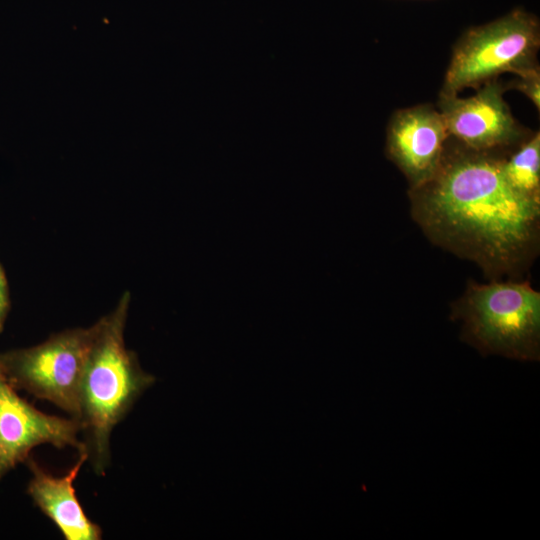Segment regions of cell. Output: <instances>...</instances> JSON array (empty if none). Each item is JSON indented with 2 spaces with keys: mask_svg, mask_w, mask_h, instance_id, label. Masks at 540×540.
I'll list each match as a JSON object with an SVG mask.
<instances>
[{
  "mask_svg": "<svg viewBox=\"0 0 540 540\" xmlns=\"http://www.w3.org/2000/svg\"><path fill=\"white\" fill-rule=\"evenodd\" d=\"M502 167L507 180L520 193L540 200V134L535 132L505 153Z\"/></svg>",
  "mask_w": 540,
  "mask_h": 540,
  "instance_id": "cell-10",
  "label": "cell"
},
{
  "mask_svg": "<svg viewBox=\"0 0 540 540\" xmlns=\"http://www.w3.org/2000/svg\"><path fill=\"white\" fill-rule=\"evenodd\" d=\"M452 318L462 323V339L483 354L539 360L540 294L528 281L470 282Z\"/></svg>",
  "mask_w": 540,
  "mask_h": 540,
  "instance_id": "cell-3",
  "label": "cell"
},
{
  "mask_svg": "<svg viewBox=\"0 0 540 540\" xmlns=\"http://www.w3.org/2000/svg\"><path fill=\"white\" fill-rule=\"evenodd\" d=\"M130 294L94 324L80 383L78 422L94 471L102 474L110 459V436L154 377L142 370L124 340Z\"/></svg>",
  "mask_w": 540,
  "mask_h": 540,
  "instance_id": "cell-2",
  "label": "cell"
},
{
  "mask_svg": "<svg viewBox=\"0 0 540 540\" xmlns=\"http://www.w3.org/2000/svg\"><path fill=\"white\" fill-rule=\"evenodd\" d=\"M505 153L449 137L434 175L409 190L412 215L427 236L491 277L527 266L539 242L540 200L507 180Z\"/></svg>",
  "mask_w": 540,
  "mask_h": 540,
  "instance_id": "cell-1",
  "label": "cell"
},
{
  "mask_svg": "<svg viewBox=\"0 0 540 540\" xmlns=\"http://www.w3.org/2000/svg\"><path fill=\"white\" fill-rule=\"evenodd\" d=\"M449 137L440 111L421 104L393 114L387 127L386 152L414 188L434 175Z\"/></svg>",
  "mask_w": 540,
  "mask_h": 540,
  "instance_id": "cell-8",
  "label": "cell"
},
{
  "mask_svg": "<svg viewBox=\"0 0 540 540\" xmlns=\"http://www.w3.org/2000/svg\"><path fill=\"white\" fill-rule=\"evenodd\" d=\"M509 88H515L524 93L535 105L537 110L540 107V69H532L526 73L518 75L516 79L509 82Z\"/></svg>",
  "mask_w": 540,
  "mask_h": 540,
  "instance_id": "cell-11",
  "label": "cell"
},
{
  "mask_svg": "<svg viewBox=\"0 0 540 540\" xmlns=\"http://www.w3.org/2000/svg\"><path fill=\"white\" fill-rule=\"evenodd\" d=\"M87 459L86 451L79 452L78 460L60 477L46 472L30 456L25 461L32 472L28 494L67 540H99L102 537L101 528L86 516L73 486Z\"/></svg>",
  "mask_w": 540,
  "mask_h": 540,
  "instance_id": "cell-9",
  "label": "cell"
},
{
  "mask_svg": "<svg viewBox=\"0 0 540 540\" xmlns=\"http://www.w3.org/2000/svg\"><path fill=\"white\" fill-rule=\"evenodd\" d=\"M10 308L9 288L5 271L0 264V332H2L5 320Z\"/></svg>",
  "mask_w": 540,
  "mask_h": 540,
  "instance_id": "cell-12",
  "label": "cell"
},
{
  "mask_svg": "<svg viewBox=\"0 0 540 540\" xmlns=\"http://www.w3.org/2000/svg\"><path fill=\"white\" fill-rule=\"evenodd\" d=\"M80 424L45 414L21 398L0 370V480L20 462H25L37 445L71 446L86 451L78 434ZM87 452V451H86Z\"/></svg>",
  "mask_w": 540,
  "mask_h": 540,
  "instance_id": "cell-7",
  "label": "cell"
},
{
  "mask_svg": "<svg viewBox=\"0 0 540 540\" xmlns=\"http://www.w3.org/2000/svg\"><path fill=\"white\" fill-rule=\"evenodd\" d=\"M93 334L94 325L69 329L41 344L0 353V370L16 390L52 402L78 421L80 383Z\"/></svg>",
  "mask_w": 540,
  "mask_h": 540,
  "instance_id": "cell-5",
  "label": "cell"
},
{
  "mask_svg": "<svg viewBox=\"0 0 540 540\" xmlns=\"http://www.w3.org/2000/svg\"><path fill=\"white\" fill-rule=\"evenodd\" d=\"M468 98L440 95L439 111L451 138L480 151L508 152L530 134L513 117L497 79L476 89Z\"/></svg>",
  "mask_w": 540,
  "mask_h": 540,
  "instance_id": "cell-6",
  "label": "cell"
},
{
  "mask_svg": "<svg viewBox=\"0 0 540 540\" xmlns=\"http://www.w3.org/2000/svg\"><path fill=\"white\" fill-rule=\"evenodd\" d=\"M539 47V20L521 8L470 28L455 45L440 95L478 89L504 72L518 76L535 69Z\"/></svg>",
  "mask_w": 540,
  "mask_h": 540,
  "instance_id": "cell-4",
  "label": "cell"
}]
</instances>
